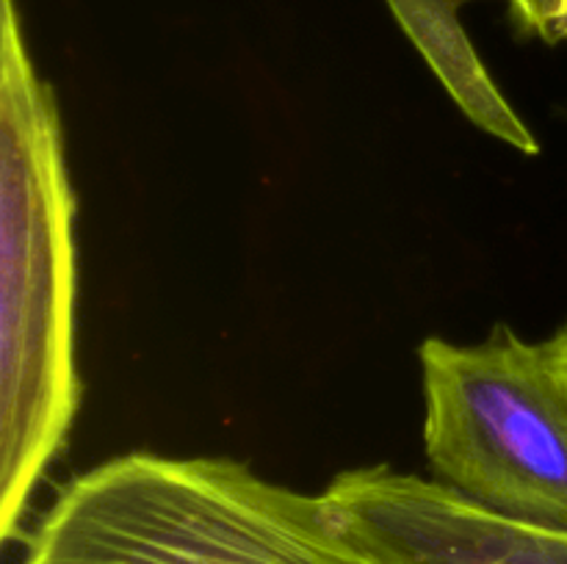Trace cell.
<instances>
[{"instance_id":"cell-3","label":"cell","mask_w":567,"mask_h":564,"mask_svg":"<svg viewBox=\"0 0 567 564\" xmlns=\"http://www.w3.org/2000/svg\"><path fill=\"white\" fill-rule=\"evenodd\" d=\"M424 448L437 481L468 501L567 531V348L496 326L474 346L426 337Z\"/></svg>"},{"instance_id":"cell-2","label":"cell","mask_w":567,"mask_h":564,"mask_svg":"<svg viewBox=\"0 0 567 564\" xmlns=\"http://www.w3.org/2000/svg\"><path fill=\"white\" fill-rule=\"evenodd\" d=\"M22 564H374L324 495L219 457L133 451L75 476Z\"/></svg>"},{"instance_id":"cell-7","label":"cell","mask_w":567,"mask_h":564,"mask_svg":"<svg viewBox=\"0 0 567 564\" xmlns=\"http://www.w3.org/2000/svg\"><path fill=\"white\" fill-rule=\"evenodd\" d=\"M567 39V11L563 14V20L557 22V33H554V42H565Z\"/></svg>"},{"instance_id":"cell-4","label":"cell","mask_w":567,"mask_h":564,"mask_svg":"<svg viewBox=\"0 0 567 564\" xmlns=\"http://www.w3.org/2000/svg\"><path fill=\"white\" fill-rule=\"evenodd\" d=\"M321 495L374 564H567V531L502 518L388 464L347 470Z\"/></svg>"},{"instance_id":"cell-8","label":"cell","mask_w":567,"mask_h":564,"mask_svg":"<svg viewBox=\"0 0 567 564\" xmlns=\"http://www.w3.org/2000/svg\"><path fill=\"white\" fill-rule=\"evenodd\" d=\"M559 337H563V343H565V348H567V324L563 326V332H559Z\"/></svg>"},{"instance_id":"cell-5","label":"cell","mask_w":567,"mask_h":564,"mask_svg":"<svg viewBox=\"0 0 567 564\" xmlns=\"http://www.w3.org/2000/svg\"><path fill=\"white\" fill-rule=\"evenodd\" d=\"M385 3L399 28L432 66L437 81L452 94L457 108L480 130L491 133L524 155L540 153V142L532 127H526V122L515 114L509 100L498 92L496 81L460 20V9L474 0H385Z\"/></svg>"},{"instance_id":"cell-1","label":"cell","mask_w":567,"mask_h":564,"mask_svg":"<svg viewBox=\"0 0 567 564\" xmlns=\"http://www.w3.org/2000/svg\"><path fill=\"white\" fill-rule=\"evenodd\" d=\"M75 194L59 103L0 0V540H14L81 401Z\"/></svg>"},{"instance_id":"cell-6","label":"cell","mask_w":567,"mask_h":564,"mask_svg":"<svg viewBox=\"0 0 567 564\" xmlns=\"http://www.w3.org/2000/svg\"><path fill=\"white\" fill-rule=\"evenodd\" d=\"M513 14L526 33H535L543 42L554 44L557 22L567 11V0H507Z\"/></svg>"}]
</instances>
